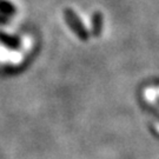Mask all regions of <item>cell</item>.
<instances>
[{
  "label": "cell",
  "instance_id": "cell-1",
  "mask_svg": "<svg viewBox=\"0 0 159 159\" xmlns=\"http://www.w3.org/2000/svg\"><path fill=\"white\" fill-rule=\"evenodd\" d=\"M65 18H66L67 24L71 26V29L77 33V35L79 37L80 39L83 40L87 39V32H86L84 25L81 24V21L78 19V17L75 16V13L72 10H70V8L65 10Z\"/></svg>",
  "mask_w": 159,
  "mask_h": 159
},
{
  "label": "cell",
  "instance_id": "cell-2",
  "mask_svg": "<svg viewBox=\"0 0 159 159\" xmlns=\"http://www.w3.org/2000/svg\"><path fill=\"white\" fill-rule=\"evenodd\" d=\"M0 41L4 44V45L8 46V47H17L19 45V40L16 37H12L8 34L0 33Z\"/></svg>",
  "mask_w": 159,
  "mask_h": 159
},
{
  "label": "cell",
  "instance_id": "cell-3",
  "mask_svg": "<svg viewBox=\"0 0 159 159\" xmlns=\"http://www.w3.org/2000/svg\"><path fill=\"white\" fill-rule=\"evenodd\" d=\"M0 11L5 14H12V13H14L16 10L11 2H8L6 0H0Z\"/></svg>",
  "mask_w": 159,
  "mask_h": 159
},
{
  "label": "cell",
  "instance_id": "cell-4",
  "mask_svg": "<svg viewBox=\"0 0 159 159\" xmlns=\"http://www.w3.org/2000/svg\"><path fill=\"white\" fill-rule=\"evenodd\" d=\"M93 23H94V32L98 33L99 32V27H100V14H96Z\"/></svg>",
  "mask_w": 159,
  "mask_h": 159
}]
</instances>
